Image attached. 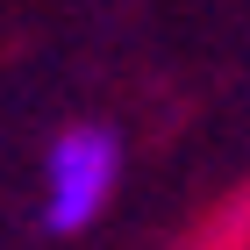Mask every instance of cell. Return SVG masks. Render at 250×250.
I'll return each mask as SVG.
<instances>
[{"mask_svg": "<svg viewBox=\"0 0 250 250\" xmlns=\"http://www.w3.org/2000/svg\"><path fill=\"white\" fill-rule=\"evenodd\" d=\"M115 172H122V143L107 129H72L50 143V165H43V229H86L100 208H107V193H115Z\"/></svg>", "mask_w": 250, "mask_h": 250, "instance_id": "cell-1", "label": "cell"}]
</instances>
